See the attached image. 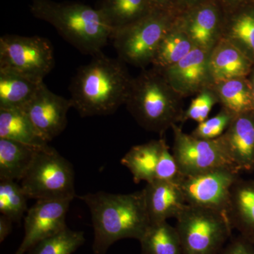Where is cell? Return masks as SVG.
<instances>
[{
  "label": "cell",
  "instance_id": "13",
  "mask_svg": "<svg viewBox=\"0 0 254 254\" xmlns=\"http://www.w3.org/2000/svg\"><path fill=\"white\" fill-rule=\"evenodd\" d=\"M210 53L195 47L175 64L158 71L182 98L193 96L214 84L209 66Z\"/></svg>",
  "mask_w": 254,
  "mask_h": 254
},
{
  "label": "cell",
  "instance_id": "2",
  "mask_svg": "<svg viewBox=\"0 0 254 254\" xmlns=\"http://www.w3.org/2000/svg\"><path fill=\"white\" fill-rule=\"evenodd\" d=\"M79 198L91 212L95 254H106L119 240L139 241L150 225L143 190L127 194L98 191Z\"/></svg>",
  "mask_w": 254,
  "mask_h": 254
},
{
  "label": "cell",
  "instance_id": "27",
  "mask_svg": "<svg viewBox=\"0 0 254 254\" xmlns=\"http://www.w3.org/2000/svg\"><path fill=\"white\" fill-rule=\"evenodd\" d=\"M139 242L142 254H183L176 227L168 221L150 224Z\"/></svg>",
  "mask_w": 254,
  "mask_h": 254
},
{
  "label": "cell",
  "instance_id": "16",
  "mask_svg": "<svg viewBox=\"0 0 254 254\" xmlns=\"http://www.w3.org/2000/svg\"><path fill=\"white\" fill-rule=\"evenodd\" d=\"M143 191L150 224L176 218L187 205L176 182L155 180L147 183Z\"/></svg>",
  "mask_w": 254,
  "mask_h": 254
},
{
  "label": "cell",
  "instance_id": "14",
  "mask_svg": "<svg viewBox=\"0 0 254 254\" xmlns=\"http://www.w3.org/2000/svg\"><path fill=\"white\" fill-rule=\"evenodd\" d=\"M180 18L195 47L210 51L221 39L224 19L215 2L205 1L190 7Z\"/></svg>",
  "mask_w": 254,
  "mask_h": 254
},
{
  "label": "cell",
  "instance_id": "6",
  "mask_svg": "<svg viewBox=\"0 0 254 254\" xmlns=\"http://www.w3.org/2000/svg\"><path fill=\"white\" fill-rule=\"evenodd\" d=\"M183 254H220L232 235L227 214L187 205L176 218Z\"/></svg>",
  "mask_w": 254,
  "mask_h": 254
},
{
  "label": "cell",
  "instance_id": "18",
  "mask_svg": "<svg viewBox=\"0 0 254 254\" xmlns=\"http://www.w3.org/2000/svg\"><path fill=\"white\" fill-rule=\"evenodd\" d=\"M166 145L165 140L160 138L134 145L127 152L121 163L131 172L134 182L150 183L156 180L159 164Z\"/></svg>",
  "mask_w": 254,
  "mask_h": 254
},
{
  "label": "cell",
  "instance_id": "1",
  "mask_svg": "<svg viewBox=\"0 0 254 254\" xmlns=\"http://www.w3.org/2000/svg\"><path fill=\"white\" fill-rule=\"evenodd\" d=\"M131 80L123 61L101 52L78 68L71 79L72 108L81 118L112 115L126 103Z\"/></svg>",
  "mask_w": 254,
  "mask_h": 254
},
{
  "label": "cell",
  "instance_id": "29",
  "mask_svg": "<svg viewBox=\"0 0 254 254\" xmlns=\"http://www.w3.org/2000/svg\"><path fill=\"white\" fill-rule=\"evenodd\" d=\"M28 195L18 182L0 180V213L14 222L21 221L28 211Z\"/></svg>",
  "mask_w": 254,
  "mask_h": 254
},
{
  "label": "cell",
  "instance_id": "33",
  "mask_svg": "<svg viewBox=\"0 0 254 254\" xmlns=\"http://www.w3.org/2000/svg\"><path fill=\"white\" fill-rule=\"evenodd\" d=\"M13 220L6 215H0V243H2L12 231Z\"/></svg>",
  "mask_w": 254,
  "mask_h": 254
},
{
  "label": "cell",
  "instance_id": "11",
  "mask_svg": "<svg viewBox=\"0 0 254 254\" xmlns=\"http://www.w3.org/2000/svg\"><path fill=\"white\" fill-rule=\"evenodd\" d=\"M72 199L38 200L26 212L24 237L16 254L29 252L41 241L66 228V214Z\"/></svg>",
  "mask_w": 254,
  "mask_h": 254
},
{
  "label": "cell",
  "instance_id": "26",
  "mask_svg": "<svg viewBox=\"0 0 254 254\" xmlns=\"http://www.w3.org/2000/svg\"><path fill=\"white\" fill-rule=\"evenodd\" d=\"M99 9L114 32L136 22L155 9L149 0H105Z\"/></svg>",
  "mask_w": 254,
  "mask_h": 254
},
{
  "label": "cell",
  "instance_id": "17",
  "mask_svg": "<svg viewBox=\"0 0 254 254\" xmlns=\"http://www.w3.org/2000/svg\"><path fill=\"white\" fill-rule=\"evenodd\" d=\"M209 66L214 83L239 77H247L254 64L238 48L220 39L210 50Z\"/></svg>",
  "mask_w": 254,
  "mask_h": 254
},
{
  "label": "cell",
  "instance_id": "5",
  "mask_svg": "<svg viewBox=\"0 0 254 254\" xmlns=\"http://www.w3.org/2000/svg\"><path fill=\"white\" fill-rule=\"evenodd\" d=\"M74 175L72 164L48 145L37 150L21 185L28 198L73 200Z\"/></svg>",
  "mask_w": 254,
  "mask_h": 254
},
{
  "label": "cell",
  "instance_id": "36",
  "mask_svg": "<svg viewBox=\"0 0 254 254\" xmlns=\"http://www.w3.org/2000/svg\"><path fill=\"white\" fill-rule=\"evenodd\" d=\"M251 84H252V93H253L254 105V68L251 73V77L250 78Z\"/></svg>",
  "mask_w": 254,
  "mask_h": 254
},
{
  "label": "cell",
  "instance_id": "24",
  "mask_svg": "<svg viewBox=\"0 0 254 254\" xmlns=\"http://www.w3.org/2000/svg\"><path fill=\"white\" fill-rule=\"evenodd\" d=\"M213 86L223 109L235 116L254 112L252 84L248 78H231L215 83Z\"/></svg>",
  "mask_w": 254,
  "mask_h": 254
},
{
  "label": "cell",
  "instance_id": "8",
  "mask_svg": "<svg viewBox=\"0 0 254 254\" xmlns=\"http://www.w3.org/2000/svg\"><path fill=\"white\" fill-rule=\"evenodd\" d=\"M55 63L54 50L46 38L17 35L0 38V68L43 81Z\"/></svg>",
  "mask_w": 254,
  "mask_h": 254
},
{
  "label": "cell",
  "instance_id": "28",
  "mask_svg": "<svg viewBox=\"0 0 254 254\" xmlns=\"http://www.w3.org/2000/svg\"><path fill=\"white\" fill-rule=\"evenodd\" d=\"M84 232L64 229L35 246L28 254H72L84 244Z\"/></svg>",
  "mask_w": 254,
  "mask_h": 254
},
{
  "label": "cell",
  "instance_id": "9",
  "mask_svg": "<svg viewBox=\"0 0 254 254\" xmlns=\"http://www.w3.org/2000/svg\"><path fill=\"white\" fill-rule=\"evenodd\" d=\"M173 153L183 176L197 175L219 168L239 171L222 148L218 138L204 140L182 131L178 125L172 127Z\"/></svg>",
  "mask_w": 254,
  "mask_h": 254
},
{
  "label": "cell",
  "instance_id": "3",
  "mask_svg": "<svg viewBox=\"0 0 254 254\" xmlns=\"http://www.w3.org/2000/svg\"><path fill=\"white\" fill-rule=\"evenodd\" d=\"M182 99L162 73L152 67L132 78L125 105L142 128L162 136L183 123Z\"/></svg>",
  "mask_w": 254,
  "mask_h": 254
},
{
  "label": "cell",
  "instance_id": "10",
  "mask_svg": "<svg viewBox=\"0 0 254 254\" xmlns=\"http://www.w3.org/2000/svg\"><path fill=\"white\" fill-rule=\"evenodd\" d=\"M238 170L219 168L183 176L178 182L187 204L227 214L232 187Z\"/></svg>",
  "mask_w": 254,
  "mask_h": 254
},
{
  "label": "cell",
  "instance_id": "21",
  "mask_svg": "<svg viewBox=\"0 0 254 254\" xmlns=\"http://www.w3.org/2000/svg\"><path fill=\"white\" fill-rule=\"evenodd\" d=\"M194 48L180 18L177 17L159 44L152 66L157 70L165 69L183 59Z\"/></svg>",
  "mask_w": 254,
  "mask_h": 254
},
{
  "label": "cell",
  "instance_id": "7",
  "mask_svg": "<svg viewBox=\"0 0 254 254\" xmlns=\"http://www.w3.org/2000/svg\"><path fill=\"white\" fill-rule=\"evenodd\" d=\"M177 17L170 11L154 9L149 14L112 34L118 58L144 69L151 64L157 48Z\"/></svg>",
  "mask_w": 254,
  "mask_h": 254
},
{
  "label": "cell",
  "instance_id": "37",
  "mask_svg": "<svg viewBox=\"0 0 254 254\" xmlns=\"http://www.w3.org/2000/svg\"><path fill=\"white\" fill-rule=\"evenodd\" d=\"M224 1V0H223ZM225 2L229 5L235 4L237 3L241 2V1H245V0H225Z\"/></svg>",
  "mask_w": 254,
  "mask_h": 254
},
{
  "label": "cell",
  "instance_id": "15",
  "mask_svg": "<svg viewBox=\"0 0 254 254\" xmlns=\"http://www.w3.org/2000/svg\"><path fill=\"white\" fill-rule=\"evenodd\" d=\"M218 140L239 170L250 168L254 163V112L235 116Z\"/></svg>",
  "mask_w": 254,
  "mask_h": 254
},
{
  "label": "cell",
  "instance_id": "12",
  "mask_svg": "<svg viewBox=\"0 0 254 254\" xmlns=\"http://www.w3.org/2000/svg\"><path fill=\"white\" fill-rule=\"evenodd\" d=\"M72 103L53 93L44 83L23 110L48 143L61 134L67 125V113Z\"/></svg>",
  "mask_w": 254,
  "mask_h": 254
},
{
  "label": "cell",
  "instance_id": "31",
  "mask_svg": "<svg viewBox=\"0 0 254 254\" xmlns=\"http://www.w3.org/2000/svg\"><path fill=\"white\" fill-rule=\"evenodd\" d=\"M235 117L230 112L222 108L220 113L215 116L198 123L190 134L200 139H216L226 131Z\"/></svg>",
  "mask_w": 254,
  "mask_h": 254
},
{
  "label": "cell",
  "instance_id": "30",
  "mask_svg": "<svg viewBox=\"0 0 254 254\" xmlns=\"http://www.w3.org/2000/svg\"><path fill=\"white\" fill-rule=\"evenodd\" d=\"M218 103L220 101L213 85L205 87L195 95L189 108L185 110L183 123L187 120H193L198 124L205 121L213 107Z\"/></svg>",
  "mask_w": 254,
  "mask_h": 254
},
{
  "label": "cell",
  "instance_id": "35",
  "mask_svg": "<svg viewBox=\"0 0 254 254\" xmlns=\"http://www.w3.org/2000/svg\"><path fill=\"white\" fill-rule=\"evenodd\" d=\"M190 7H193V6H196L204 2L203 0H183Z\"/></svg>",
  "mask_w": 254,
  "mask_h": 254
},
{
  "label": "cell",
  "instance_id": "19",
  "mask_svg": "<svg viewBox=\"0 0 254 254\" xmlns=\"http://www.w3.org/2000/svg\"><path fill=\"white\" fill-rule=\"evenodd\" d=\"M0 138L19 142L36 148L48 145L27 114L21 108H0Z\"/></svg>",
  "mask_w": 254,
  "mask_h": 254
},
{
  "label": "cell",
  "instance_id": "25",
  "mask_svg": "<svg viewBox=\"0 0 254 254\" xmlns=\"http://www.w3.org/2000/svg\"><path fill=\"white\" fill-rule=\"evenodd\" d=\"M222 38L238 48L254 65V11H240L224 18Z\"/></svg>",
  "mask_w": 254,
  "mask_h": 254
},
{
  "label": "cell",
  "instance_id": "22",
  "mask_svg": "<svg viewBox=\"0 0 254 254\" xmlns=\"http://www.w3.org/2000/svg\"><path fill=\"white\" fill-rule=\"evenodd\" d=\"M43 83V81L0 68V108L23 109Z\"/></svg>",
  "mask_w": 254,
  "mask_h": 254
},
{
  "label": "cell",
  "instance_id": "32",
  "mask_svg": "<svg viewBox=\"0 0 254 254\" xmlns=\"http://www.w3.org/2000/svg\"><path fill=\"white\" fill-rule=\"evenodd\" d=\"M220 254H254V249L252 242L241 236L230 241Z\"/></svg>",
  "mask_w": 254,
  "mask_h": 254
},
{
  "label": "cell",
  "instance_id": "34",
  "mask_svg": "<svg viewBox=\"0 0 254 254\" xmlns=\"http://www.w3.org/2000/svg\"><path fill=\"white\" fill-rule=\"evenodd\" d=\"M154 9L170 11V6L175 0H149Z\"/></svg>",
  "mask_w": 254,
  "mask_h": 254
},
{
  "label": "cell",
  "instance_id": "20",
  "mask_svg": "<svg viewBox=\"0 0 254 254\" xmlns=\"http://www.w3.org/2000/svg\"><path fill=\"white\" fill-rule=\"evenodd\" d=\"M227 215L232 228L240 230L242 236L254 242V185L241 183L232 187Z\"/></svg>",
  "mask_w": 254,
  "mask_h": 254
},
{
  "label": "cell",
  "instance_id": "23",
  "mask_svg": "<svg viewBox=\"0 0 254 254\" xmlns=\"http://www.w3.org/2000/svg\"><path fill=\"white\" fill-rule=\"evenodd\" d=\"M38 149L19 142L0 138V180L21 182Z\"/></svg>",
  "mask_w": 254,
  "mask_h": 254
},
{
  "label": "cell",
  "instance_id": "4",
  "mask_svg": "<svg viewBox=\"0 0 254 254\" xmlns=\"http://www.w3.org/2000/svg\"><path fill=\"white\" fill-rule=\"evenodd\" d=\"M31 11L37 18L54 26L71 46L92 57L101 53L113 34L101 10L88 5L35 0Z\"/></svg>",
  "mask_w": 254,
  "mask_h": 254
}]
</instances>
